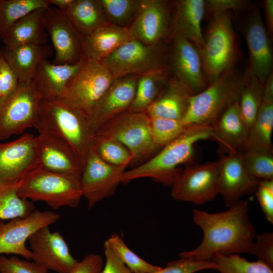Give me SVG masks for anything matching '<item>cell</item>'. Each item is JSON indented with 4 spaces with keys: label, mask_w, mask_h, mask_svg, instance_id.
I'll list each match as a JSON object with an SVG mask.
<instances>
[{
    "label": "cell",
    "mask_w": 273,
    "mask_h": 273,
    "mask_svg": "<svg viewBox=\"0 0 273 273\" xmlns=\"http://www.w3.org/2000/svg\"><path fill=\"white\" fill-rule=\"evenodd\" d=\"M264 83L245 71L243 85L239 100L242 117L249 131L263 100Z\"/></svg>",
    "instance_id": "cell-34"
},
{
    "label": "cell",
    "mask_w": 273,
    "mask_h": 273,
    "mask_svg": "<svg viewBox=\"0 0 273 273\" xmlns=\"http://www.w3.org/2000/svg\"><path fill=\"white\" fill-rule=\"evenodd\" d=\"M166 42L148 46L130 38L101 62L107 68L113 79L129 75H140L167 66L168 48Z\"/></svg>",
    "instance_id": "cell-7"
},
{
    "label": "cell",
    "mask_w": 273,
    "mask_h": 273,
    "mask_svg": "<svg viewBox=\"0 0 273 273\" xmlns=\"http://www.w3.org/2000/svg\"><path fill=\"white\" fill-rule=\"evenodd\" d=\"M167 65L173 77L195 95L208 85L198 48L186 38L172 34L169 40Z\"/></svg>",
    "instance_id": "cell-12"
},
{
    "label": "cell",
    "mask_w": 273,
    "mask_h": 273,
    "mask_svg": "<svg viewBox=\"0 0 273 273\" xmlns=\"http://www.w3.org/2000/svg\"><path fill=\"white\" fill-rule=\"evenodd\" d=\"M58 213L52 211L34 210L28 216L0 221V255L12 254L31 259V253L26 246L29 237L40 228L49 226L60 219Z\"/></svg>",
    "instance_id": "cell-17"
},
{
    "label": "cell",
    "mask_w": 273,
    "mask_h": 273,
    "mask_svg": "<svg viewBox=\"0 0 273 273\" xmlns=\"http://www.w3.org/2000/svg\"><path fill=\"white\" fill-rule=\"evenodd\" d=\"M218 160V194L229 207L255 191L259 180L247 170L242 153H228Z\"/></svg>",
    "instance_id": "cell-21"
},
{
    "label": "cell",
    "mask_w": 273,
    "mask_h": 273,
    "mask_svg": "<svg viewBox=\"0 0 273 273\" xmlns=\"http://www.w3.org/2000/svg\"><path fill=\"white\" fill-rule=\"evenodd\" d=\"M50 6H53L61 11H65L72 4L73 0H49Z\"/></svg>",
    "instance_id": "cell-51"
},
{
    "label": "cell",
    "mask_w": 273,
    "mask_h": 273,
    "mask_svg": "<svg viewBox=\"0 0 273 273\" xmlns=\"http://www.w3.org/2000/svg\"><path fill=\"white\" fill-rule=\"evenodd\" d=\"M42 98L31 82H18L10 94L0 99V140L34 127Z\"/></svg>",
    "instance_id": "cell-9"
},
{
    "label": "cell",
    "mask_w": 273,
    "mask_h": 273,
    "mask_svg": "<svg viewBox=\"0 0 273 273\" xmlns=\"http://www.w3.org/2000/svg\"><path fill=\"white\" fill-rule=\"evenodd\" d=\"M245 72L234 67L221 74L204 90L192 96L181 120L185 125L211 126L231 105L239 101Z\"/></svg>",
    "instance_id": "cell-4"
},
{
    "label": "cell",
    "mask_w": 273,
    "mask_h": 273,
    "mask_svg": "<svg viewBox=\"0 0 273 273\" xmlns=\"http://www.w3.org/2000/svg\"><path fill=\"white\" fill-rule=\"evenodd\" d=\"M0 273H48V270L34 262L0 255Z\"/></svg>",
    "instance_id": "cell-44"
},
{
    "label": "cell",
    "mask_w": 273,
    "mask_h": 273,
    "mask_svg": "<svg viewBox=\"0 0 273 273\" xmlns=\"http://www.w3.org/2000/svg\"><path fill=\"white\" fill-rule=\"evenodd\" d=\"M126 167L106 162L91 144L80 178L82 197L89 209L114 194Z\"/></svg>",
    "instance_id": "cell-13"
},
{
    "label": "cell",
    "mask_w": 273,
    "mask_h": 273,
    "mask_svg": "<svg viewBox=\"0 0 273 273\" xmlns=\"http://www.w3.org/2000/svg\"><path fill=\"white\" fill-rule=\"evenodd\" d=\"M104 246L111 249L132 273H150L161 267L152 265L139 256L117 234L109 237L105 241Z\"/></svg>",
    "instance_id": "cell-37"
},
{
    "label": "cell",
    "mask_w": 273,
    "mask_h": 273,
    "mask_svg": "<svg viewBox=\"0 0 273 273\" xmlns=\"http://www.w3.org/2000/svg\"><path fill=\"white\" fill-rule=\"evenodd\" d=\"M209 139H214L211 126L189 125L181 135L164 147L155 156L137 167L126 170L122 176L121 183L126 184L148 177L171 187L181 172L178 166L192 159L194 144Z\"/></svg>",
    "instance_id": "cell-2"
},
{
    "label": "cell",
    "mask_w": 273,
    "mask_h": 273,
    "mask_svg": "<svg viewBox=\"0 0 273 273\" xmlns=\"http://www.w3.org/2000/svg\"><path fill=\"white\" fill-rule=\"evenodd\" d=\"M255 192L266 219L272 224L273 179L260 180Z\"/></svg>",
    "instance_id": "cell-46"
},
{
    "label": "cell",
    "mask_w": 273,
    "mask_h": 273,
    "mask_svg": "<svg viewBox=\"0 0 273 273\" xmlns=\"http://www.w3.org/2000/svg\"><path fill=\"white\" fill-rule=\"evenodd\" d=\"M239 15L241 17L240 30L246 40L249 52L246 71L264 83L273 72V54L272 39L263 22L260 6L257 3L252 4Z\"/></svg>",
    "instance_id": "cell-10"
},
{
    "label": "cell",
    "mask_w": 273,
    "mask_h": 273,
    "mask_svg": "<svg viewBox=\"0 0 273 273\" xmlns=\"http://www.w3.org/2000/svg\"><path fill=\"white\" fill-rule=\"evenodd\" d=\"M46 29L55 53L53 63L73 64L84 59L81 47V35L64 12L49 6L47 10Z\"/></svg>",
    "instance_id": "cell-20"
},
{
    "label": "cell",
    "mask_w": 273,
    "mask_h": 273,
    "mask_svg": "<svg viewBox=\"0 0 273 273\" xmlns=\"http://www.w3.org/2000/svg\"><path fill=\"white\" fill-rule=\"evenodd\" d=\"M149 117L151 134L154 142L164 147L181 135L189 125L181 121L157 117Z\"/></svg>",
    "instance_id": "cell-40"
},
{
    "label": "cell",
    "mask_w": 273,
    "mask_h": 273,
    "mask_svg": "<svg viewBox=\"0 0 273 273\" xmlns=\"http://www.w3.org/2000/svg\"><path fill=\"white\" fill-rule=\"evenodd\" d=\"M19 82H31L40 63L53 55L48 44H26L1 50Z\"/></svg>",
    "instance_id": "cell-28"
},
{
    "label": "cell",
    "mask_w": 273,
    "mask_h": 273,
    "mask_svg": "<svg viewBox=\"0 0 273 273\" xmlns=\"http://www.w3.org/2000/svg\"><path fill=\"white\" fill-rule=\"evenodd\" d=\"M38 168L80 177L82 169L72 148L61 139L45 131L36 136Z\"/></svg>",
    "instance_id": "cell-22"
},
{
    "label": "cell",
    "mask_w": 273,
    "mask_h": 273,
    "mask_svg": "<svg viewBox=\"0 0 273 273\" xmlns=\"http://www.w3.org/2000/svg\"><path fill=\"white\" fill-rule=\"evenodd\" d=\"M66 142L74 151L82 170L92 144L87 117L62 101L42 100L34 127Z\"/></svg>",
    "instance_id": "cell-3"
},
{
    "label": "cell",
    "mask_w": 273,
    "mask_h": 273,
    "mask_svg": "<svg viewBox=\"0 0 273 273\" xmlns=\"http://www.w3.org/2000/svg\"><path fill=\"white\" fill-rule=\"evenodd\" d=\"M48 8L35 9L17 20L8 30L2 42L4 48L12 49L26 44H47L46 29Z\"/></svg>",
    "instance_id": "cell-27"
},
{
    "label": "cell",
    "mask_w": 273,
    "mask_h": 273,
    "mask_svg": "<svg viewBox=\"0 0 273 273\" xmlns=\"http://www.w3.org/2000/svg\"><path fill=\"white\" fill-rule=\"evenodd\" d=\"M93 135L119 142L131 153L132 162L152 155L160 147L154 141L145 112H125L111 119Z\"/></svg>",
    "instance_id": "cell-8"
},
{
    "label": "cell",
    "mask_w": 273,
    "mask_h": 273,
    "mask_svg": "<svg viewBox=\"0 0 273 273\" xmlns=\"http://www.w3.org/2000/svg\"><path fill=\"white\" fill-rule=\"evenodd\" d=\"M242 155L247 170L253 177L261 180L273 179L272 150H246Z\"/></svg>",
    "instance_id": "cell-41"
},
{
    "label": "cell",
    "mask_w": 273,
    "mask_h": 273,
    "mask_svg": "<svg viewBox=\"0 0 273 273\" xmlns=\"http://www.w3.org/2000/svg\"><path fill=\"white\" fill-rule=\"evenodd\" d=\"M102 257L98 254L86 255L70 273H100L104 266Z\"/></svg>",
    "instance_id": "cell-48"
},
{
    "label": "cell",
    "mask_w": 273,
    "mask_h": 273,
    "mask_svg": "<svg viewBox=\"0 0 273 273\" xmlns=\"http://www.w3.org/2000/svg\"><path fill=\"white\" fill-rule=\"evenodd\" d=\"M273 129V72L264 83L262 102L249 131L246 150H272Z\"/></svg>",
    "instance_id": "cell-30"
},
{
    "label": "cell",
    "mask_w": 273,
    "mask_h": 273,
    "mask_svg": "<svg viewBox=\"0 0 273 273\" xmlns=\"http://www.w3.org/2000/svg\"><path fill=\"white\" fill-rule=\"evenodd\" d=\"M28 241L31 248V259L47 270L70 273L79 262L72 256L60 233L51 232L49 226L35 231Z\"/></svg>",
    "instance_id": "cell-18"
},
{
    "label": "cell",
    "mask_w": 273,
    "mask_h": 273,
    "mask_svg": "<svg viewBox=\"0 0 273 273\" xmlns=\"http://www.w3.org/2000/svg\"><path fill=\"white\" fill-rule=\"evenodd\" d=\"M264 12L265 25L271 39L273 36V1L264 0L261 4Z\"/></svg>",
    "instance_id": "cell-50"
},
{
    "label": "cell",
    "mask_w": 273,
    "mask_h": 273,
    "mask_svg": "<svg viewBox=\"0 0 273 273\" xmlns=\"http://www.w3.org/2000/svg\"><path fill=\"white\" fill-rule=\"evenodd\" d=\"M36 136L25 133L0 143V183L15 184L38 168Z\"/></svg>",
    "instance_id": "cell-16"
},
{
    "label": "cell",
    "mask_w": 273,
    "mask_h": 273,
    "mask_svg": "<svg viewBox=\"0 0 273 273\" xmlns=\"http://www.w3.org/2000/svg\"><path fill=\"white\" fill-rule=\"evenodd\" d=\"M85 59L73 64H55L43 60L31 83L42 100H59L65 96L68 86L81 67Z\"/></svg>",
    "instance_id": "cell-23"
},
{
    "label": "cell",
    "mask_w": 273,
    "mask_h": 273,
    "mask_svg": "<svg viewBox=\"0 0 273 273\" xmlns=\"http://www.w3.org/2000/svg\"><path fill=\"white\" fill-rule=\"evenodd\" d=\"M113 80L110 72L101 62L85 59L60 100L87 117Z\"/></svg>",
    "instance_id": "cell-11"
},
{
    "label": "cell",
    "mask_w": 273,
    "mask_h": 273,
    "mask_svg": "<svg viewBox=\"0 0 273 273\" xmlns=\"http://www.w3.org/2000/svg\"><path fill=\"white\" fill-rule=\"evenodd\" d=\"M205 15V0L174 1L170 36L174 34L180 35L193 43L199 50L204 44L201 23Z\"/></svg>",
    "instance_id": "cell-24"
},
{
    "label": "cell",
    "mask_w": 273,
    "mask_h": 273,
    "mask_svg": "<svg viewBox=\"0 0 273 273\" xmlns=\"http://www.w3.org/2000/svg\"><path fill=\"white\" fill-rule=\"evenodd\" d=\"M170 77L167 66L139 75L134 98L128 111L145 112L158 97Z\"/></svg>",
    "instance_id": "cell-31"
},
{
    "label": "cell",
    "mask_w": 273,
    "mask_h": 273,
    "mask_svg": "<svg viewBox=\"0 0 273 273\" xmlns=\"http://www.w3.org/2000/svg\"><path fill=\"white\" fill-rule=\"evenodd\" d=\"M104 247L106 260L100 273H132L111 249Z\"/></svg>",
    "instance_id": "cell-49"
},
{
    "label": "cell",
    "mask_w": 273,
    "mask_h": 273,
    "mask_svg": "<svg viewBox=\"0 0 273 273\" xmlns=\"http://www.w3.org/2000/svg\"><path fill=\"white\" fill-rule=\"evenodd\" d=\"M211 260L216 264L215 270L220 273H273V268L263 262L250 261L238 254H217Z\"/></svg>",
    "instance_id": "cell-36"
},
{
    "label": "cell",
    "mask_w": 273,
    "mask_h": 273,
    "mask_svg": "<svg viewBox=\"0 0 273 273\" xmlns=\"http://www.w3.org/2000/svg\"><path fill=\"white\" fill-rule=\"evenodd\" d=\"M18 82V80L13 71L0 51V88L2 95L1 98L12 92L17 86Z\"/></svg>",
    "instance_id": "cell-47"
},
{
    "label": "cell",
    "mask_w": 273,
    "mask_h": 273,
    "mask_svg": "<svg viewBox=\"0 0 273 273\" xmlns=\"http://www.w3.org/2000/svg\"><path fill=\"white\" fill-rule=\"evenodd\" d=\"M211 127L214 139L228 153L244 152L247 143L249 130L242 117L239 101L228 107Z\"/></svg>",
    "instance_id": "cell-25"
},
{
    "label": "cell",
    "mask_w": 273,
    "mask_h": 273,
    "mask_svg": "<svg viewBox=\"0 0 273 273\" xmlns=\"http://www.w3.org/2000/svg\"><path fill=\"white\" fill-rule=\"evenodd\" d=\"M21 182L0 183V221L25 217L35 210L32 201L22 198L18 195Z\"/></svg>",
    "instance_id": "cell-33"
},
{
    "label": "cell",
    "mask_w": 273,
    "mask_h": 273,
    "mask_svg": "<svg viewBox=\"0 0 273 273\" xmlns=\"http://www.w3.org/2000/svg\"><path fill=\"white\" fill-rule=\"evenodd\" d=\"M139 76L113 79L87 116L93 134L111 119L128 111L134 98Z\"/></svg>",
    "instance_id": "cell-19"
},
{
    "label": "cell",
    "mask_w": 273,
    "mask_h": 273,
    "mask_svg": "<svg viewBox=\"0 0 273 273\" xmlns=\"http://www.w3.org/2000/svg\"><path fill=\"white\" fill-rule=\"evenodd\" d=\"M218 160L192 165L181 171L171 186L177 201L201 205L218 194Z\"/></svg>",
    "instance_id": "cell-14"
},
{
    "label": "cell",
    "mask_w": 273,
    "mask_h": 273,
    "mask_svg": "<svg viewBox=\"0 0 273 273\" xmlns=\"http://www.w3.org/2000/svg\"><path fill=\"white\" fill-rule=\"evenodd\" d=\"M130 38L128 28L107 22L90 33L81 35L83 57L101 62Z\"/></svg>",
    "instance_id": "cell-26"
},
{
    "label": "cell",
    "mask_w": 273,
    "mask_h": 273,
    "mask_svg": "<svg viewBox=\"0 0 273 273\" xmlns=\"http://www.w3.org/2000/svg\"><path fill=\"white\" fill-rule=\"evenodd\" d=\"M92 144L99 156L110 164L127 166L132 163L130 151L118 141L93 135Z\"/></svg>",
    "instance_id": "cell-38"
},
{
    "label": "cell",
    "mask_w": 273,
    "mask_h": 273,
    "mask_svg": "<svg viewBox=\"0 0 273 273\" xmlns=\"http://www.w3.org/2000/svg\"><path fill=\"white\" fill-rule=\"evenodd\" d=\"M205 15L207 14L209 18L232 11L239 16L252 5L250 2L245 0H205Z\"/></svg>",
    "instance_id": "cell-43"
},
{
    "label": "cell",
    "mask_w": 273,
    "mask_h": 273,
    "mask_svg": "<svg viewBox=\"0 0 273 273\" xmlns=\"http://www.w3.org/2000/svg\"><path fill=\"white\" fill-rule=\"evenodd\" d=\"M64 12L82 35L108 22L100 0H73Z\"/></svg>",
    "instance_id": "cell-32"
},
{
    "label": "cell",
    "mask_w": 273,
    "mask_h": 273,
    "mask_svg": "<svg viewBox=\"0 0 273 273\" xmlns=\"http://www.w3.org/2000/svg\"><path fill=\"white\" fill-rule=\"evenodd\" d=\"M229 208L217 213L193 209V219L203 232L202 240L195 249L180 253V257L207 261L217 254L249 253L257 234L249 218L248 202L240 200Z\"/></svg>",
    "instance_id": "cell-1"
},
{
    "label": "cell",
    "mask_w": 273,
    "mask_h": 273,
    "mask_svg": "<svg viewBox=\"0 0 273 273\" xmlns=\"http://www.w3.org/2000/svg\"><path fill=\"white\" fill-rule=\"evenodd\" d=\"M80 178L38 168L21 181L18 194L32 201H43L54 210L76 208L82 197Z\"/></svg>",
    "instance_id": "cell-6"
},
{
    "label": "cell",
    "mask_w": 273,
    "mask_h": 273,
    "mask_svg": "<svg viewBox=\"0 0 273 273\" xmlns=\"http://www.w3.org/2000/svg\"><path fill=\"white\" fill-rule=\"evenodd\" d=\"M216 264L212 260L197 261L191 258L180 257L170 261L164 267L150 273H196L206 269H215Z\"/></svg>",
    "instance_id": "cell-42"
},
{
    "label": "cell",
    "mask_w": 273,
    "mask_h": 273,
    "mask_svg": "<svg viewBox=\"0 0 273 273\" xmlns=\"http://www.w3.org/2000/svg\"><path fill=\"white\" fill-rule=\"evenodd\" d=\"M100 2L108 21L123 27H127V25L132 22L141 3V0H100Z\"/></svg>",
    "instance_id": "cell-39"
},
{
    "label": "cell",
    "mask_w": 273,
    "mask_h": 273,
    "mask_svg": "<svg viewBox=\"0 0 273 273\" xmlns=\"http://www.w3.org/2000/svg\"><path fill=\"white\" fill-rule=\"evenodd\" d=\"M173 2L141 0L139 11L128 27L131 38L155 46L169 40Z\"/></svg>",
    "instance_id": "cell-15"
},
{
    "label": "cell",
    "mask_w": 273,
    "mask_h": 273,
    "mask_svg": "<svg viewBox=\"0 0 273 273\" xmlns=\"http://www.w3.org/2000/svg\"><path fill=\"white\" fill-rule=\"evenodd\" d=\"M192 95L177 79L170 77L154 102L145 111L149 117L181 121Z\"/></svg>",
    "instance_id": "cell-29"
},
{
    "label": "cell",
    "mask_w": 273,
    "mask_h": 273,
    "mask_svg": "<svg viewBox=\"0 0 273 273\" xmlns=\"http://www.w3.org/2000/svg\"><path fill=\"white\" fill-rule=\"evenodd\" d=\"M209 18L206 31L203 34L204 44L199 50L208 85L224 72L235 67L238 55L231 12L215 15Z\"/></svg>",
    "instance_id": "cell-5"
},
{
    "label": "cell",
    "mask_w": 273,
    "mask_h": 273,
    "mask_svg": "<svg viewBox=\"0 0 273 273\" xmlns=\"http://www.w3.org/2000/svg\"><path fill=\"white\" fill-rule=\"evenodd\" d=\"M249 253L256 256L258 260L273 268V234L265 232L257 235Z\"/></svg>",
    "instance_id": "cell-45"
},
{
    "label": "cell",
    "mask_w": 273,
    "mask_h": 273,
    "mask_svg": "<svg viewBox=\"0 0 273 273\" xmlns=\"http://www.w3.org/2000/svg\"><path fill=\"white\" fill-rule=\"evenodd\" d=\"M1 97H2V95H1V88H0V99L1 98Z\"/></svg>",
    "instance_id": "cell-52"
},
{
    "label": "cell",
    "mask_w": 273,
    "mask_h": 273,
    "mask_svg": "<svg viewBox=\"0 0 273 273\" xmlns=\"http://www.w3.org/2000/svg\"><path fill=\"white\" fill-rule=\"evenodd\" d=\"M49 6V0H0V41L21 17L35 9Z\"/></svg>",
    "instance_id": "cell-35"
}]
</instances>
